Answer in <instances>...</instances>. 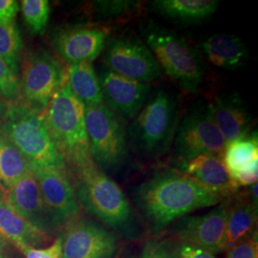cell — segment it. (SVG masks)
I'll return each mask as SVG.
<instances>
[{"instance_id":"1","label":"cell","mask_w":258,"mask_h":258,"mask_svg":"<svg viewBox=\"0 0 258 258\" xmlns=\"http://www.w3.org/2000/svg\"><path fill=\"white\" fill-rule=\"evenodd\" d=\"M226 199L184 172L166 168L155 171L133 191V201L153 233L191 212L212 208Z\"/></svg>"},{"instance_id":"15","label":"cell","mask_w":258,"mask_h":258,"mask_svg":"<svg viewBox=\"0 0 258 258\" xmlns=\"http://www.w3.org/2000/svg\"><path fill=\"white\" fill-rule=\"evenodd\" d=\"M108 35V29L96 25L63 28L55 33L53 45L56 53L69 64L92 62L104 50Z\"/></svg>"},{"instance_id":"13","label":"cell","mask_w":258,"mask_h":258,"mask_svg":"<svg viewBox=\"0 0 258 258\" xmlns=\"http://www.w3.org/2000/svg\"><path fill=\"white\" fill-rule=\"evenodd\" d=\"M119 248L118 235L95 222L78 219L62 236V258H114Z\"/></svg>"},{"instance_id":"20","label":"cell","mask_w":258,"mask_h":258,"mask_svg":"<svg viewBox=\"0 0 258 258\" xmlns=\"http://www.w3.org/2000/svg\"><path fill=\"white\" fill-rule=\"evenodd\" d=\"M0 233L19 250L25 246H41L48 240L46 234L32 227L15 211L6 196L0 197Z\"/></svg>"},{"instance_id":"8","label":"cell","mask_w":258,"mask_h":258,"mask_svg":"<svg viewBox=\"0 0 258 258\" xmlns=\"http://www.w3.org/2000/svg\"><path fill=\"white\" fill-rule=\"evenodd\" d=\"M67 81V72L60 62L43 49H30L22 60L20 90L29 105L45 111Z\"/></svg>"},{"instance_id":"4","label":"cell","mask_w":258,"mask_h":258,"mask_svg":"<svg viewBox=\"0 0 258 258\" xmlns=\"http://www.w3.org/2000/svg\"><path fill=\"white\" fill-rule=\"evenodd\" d=\"M0 132L19 149L30 166L67 169L47 127L44 111L22 101L10 104L0 123Z\"/></svg>"},{"instance_id":"23","label":"cell","mask_w":258,"mask_h":258,"mask_svg":"<svg viewBox=\"0 0 258 258\" xmlns=\"http://www.w3.org/2000/svg\"><path fill=\"white\" fill-rule=\"evenodd\" d=\"M67 72V83L75 97L84 107L103 103L101 83L91 61L70 64Z\"/></svg>"},{"instance_id":"32","label":"cell","mask_w":258,"mask_h":258,"mask_svg":"<svg viewBox=\"0 0 258 258\" xmlns=\"http://www.w3.org/2000/svg\"><path fill=\"white\" fill-rule=\"evenodd\" d=\"M95 3L99 12L107 17L120 16L136 5L133 1H98Z\"/></svg>"},{"instance_id":"9","label":"cell","mask_w":258,"mask_h":258,"mask_svg":"<svg viewBox=\"0 0 258 258\" xmlns=\"http://www.w3.org/2000/svg\"><path fill=\"white\" fill-rule=\"evenodd\" d=\"M173 143L178 160L223 154L226 142L213 120L211 102L202 100L192 105L179 122Z\"/></svg>"},{"instance_id":"14","label":"cell","mask_w":258,"mask_h":258,"mask_svg":"<svg viewBox=\"0 0 258 258\" xmlns=\"http://www.w3.org/2000/svg\"><path fill=\"white\" fill-rule=\"evenodd\" d=\"M98 77L103 103L121 120H133L147 102L151 93V84L138 83L107 69Z\"/></svg>"},{"instance_id":"6","label":"cell","mask_w":258,"mask_h":258,"mask_svg":"<svg viewBox=\"0 0 258 258\" xmlns=\"http://www.w3.org/2000/svg\"><path fill=\"white\" fill-rule=\"evenodd\" d=\"M148 49L158 64L185 92L197 93L204 80L199 53L173 31L150 23L144 30Z\"/></svg>"},{"instance_id":"36","label":"cell","mask_w":258,"mask_h":258,"mask_svg":"<svg viewBox=\"0 0 258 258\" xmlns=\"http://www.w3.org/2000/svg\"><path fill=\"white\" fill-rule=\"evenodd\" d=\"M10 104L6 101H4L2 98H0V123L4 119L8 108H9Z\"/></svg>"},{"instance_id":"27","label":"cell","mask_w":258,"mask_h":258,"mask_svg":"<svg viewBox=\"0 0 258 258\" xmlns=\"http://www.w3.org/2000/svg\"><path fill=\"white\" fill-rule=\"evenodd\" d=\"M21 12L29 30L34 35H42L50 18V4L47 0H23Z\"/></svg>"},{"instance_id":"29","label":"cell","mask_w":258,"mask_h":258,"mask_svg":"<svg viewBox=\"0 0 258 258\" xmlns=\"http://www.w3.org/2000/svg\"><path fill=\"white\" fill-rule=\"evenodd\" d=\"M128 258H179L175 246L166 241H148L135 254Z\"/></svg>"},{"instance_id":"31","label":"cell","mask_w":258,"mask_h":258,"mask_svg":"<svg viewBox=\"0 0 258 258\" xmlns=\"http://www.w3.org/2000/svg\"><path fill=\"white\" fill-rule=\"evenodd\" d=\"M25 258H62V237H58L52 245L44 249L25 246L20 249Z\"/></svg>"},{"instance_id":"38","label":"cell","mask_w":258,"mask_h":258,"mask_svg":"<svg viewBox=\"0 0 258 258\" xmlns=\"http://www.w3.org/2000/svg\"><path fill=\"white\" fill-rule=\"evenodd\" d=\"M0 98H1V97H0Z\"/></svg>"},{"instance_id":"35","label":"cell","mask_w":258,"mask_h":258,"mask_svg":"<svg viewBox=\"0 0 258 258\" xmlns=\"http://www.w3.org/2000/svg\"><path fill=\"white\" fill-rule=\"evenodd\" d=\"M0 258H13L12 244L0 233Z\"/></svg>"},{"instance_id":"17","label":"cell","mask_w":258,"mask_h":258,"mask_svg":"<svg viewBox=\"0 0 258 258\" xmlns=\"http://www.w3.org/2000/svg\"><path fill=\"white\" fill-rule=\"evenodd\" d=\"M177 169L224 198H230L238 190L224 165L221 154H204L186 161L178 160Z\"/></svg>"},{"instance_id":"2","label":"cell","mask_w":258,"mask_h":258,"mask_svg":"<svg viewBox=\"0 0 258 258\" xmlns=\"http://www.w3.org/2000/svg\"><path fill=\"white\" fill-rule=\"evenodd\" d=\"M67 171L78 202L86 212L123 238H138V220L127 197L93 159L67 166Z\"/></svg>"},{"instance_id":"10","label":"cell","mask_w":258,"mask_h":258,"mask_svg":"<svg viewBox=\"0 0 258 258\" xmlns=\"http://www.w3.org/2000/svg\"><path fill=\"white\" fill-rule=\"evenodd\" d=\"M103 61L107 70L138 83H148L161 77V67L150 50L130 38H113L106 42Z\"/></svg>"},{"instance_id":"37","label":"cell","mask_w":258,"mask_h":258,"mask_svg":"<svg viewBox=\"0 0 258 258\" xmlns=\"http://www.w3.org/2000/svg\"><path fill=\"white\" fill-rule=\"evenodd\" d=\"M7 192H8V190L2 185V184H0V197H3V196H6L7 195Z\"/></svg>"},{"instance_id":"30","label":"cell","mask_w":258,"mask_h":258,"mask_svg":"<svg viewBox=\"0 0 258 258\" xmlns=\"http://www.w3.org/2000/svg\"><path fill=\"white\" fill-rule=\"evenodd\" d=\"M226 258H258L256 234L245 238L227 251Z\"/></svg>"},{"instance_id":"11","label":"cell","mask_w":258,"mask_h":258,"mask_svg":"<svg viewBox=\"0 0 258 258\" xmlns=\"http://www.w3.org/2000/svg\"><path fill=\"white\" fill-rule=\"evenodd\" d=\"M230 198H226L209 212L186 215L174 223L178 243L206 249L213 254L226 251V223Z\"/></svg>"},{"instance_id":"25","label":"cell","mask_w":258,"mask_h":258,"mask_svg":"<svg viewBox=\"0 0 258 258\" xmlns=\"http://www.w3.org/2000/svg\"><path fill=\"white\" fill-rule=\"evenodd\" d=\"M224 165L230 175L258 161V141L256 132L226 145L222 154Z\"/></svg>"},{"instance_id":"24","label":"cell","mask_w":258,"mask_h":258,"mask_svg":"<svg viewBox=\"0 0 258 258\" xmlns=\"http://www.w3.org/2000/svg\"><path fill=\"white\" fill-rule=\"evenodd\" d=\"M31 171V166L9 139L0 132V184L7 190Z\"/></svg>"},{"instance_id":"16","label":"cell","mask_w":258,"mask_h":258,"mask_svg":"<svg viewBox=\"0 0 258 258\" xmlns=\"http://www.w3.org/2000/svg\"><path fill=\"white\" fill-rule=\"evenodd\" d=\"M6 198L15 211L37 231L48 236L57 230L32 170L10 188Z\"/></svg>"},{"instance_id":"22","label":"cell","mask_w":258,"mask_h":258,"mask_svg":"<svg viewBox=\"0 0 258 258\" xmlns=\"http://www.w3.org/2000/svg\"><path fill=\"white\" fill-rule=\"evenodd\" d=\"M219 6L215 0H155L153 11L165 18L184 24L201 23L210 19Z\"/></svg>"},{"instance_id":"12","label":"cell","mask_w":258,"mask_h":258,"mask_svg":"<svg viewBox=\"0 0 258 258\" xmlns=\"http://www.w3.org/2000/svg\"><path fill=\"white\" fill-rule=\"evenodd\" d=\"M31 170L56 228H66L78 220L81 208L67 169L31 166Z\"/></svg>"},{"instance_id":"26","label":"cell","mask_w":258,"mask_h":258,"mask_svg":"<svg viewBox=\"0 0 258 258\" xmlns=\"http://www.w3.org/2000/svg\"><path fill=\"white\" fill-rule=\"evenodd\" d=\"M22 52V39L16 23L0 24V57L19 76Z\"/></svg>"},{"instance_id":"3","label":"cell","mask_w":258,"mask_h":258,"mask_svg":"<svg viewBox=\"0 0 258 258\" xmlns=\"http://www.w3.org/2000/svg\"><path fill=\"white\" fill-rule=\"evenodd\" d=\"M179 118L175 93L163 85L158 87L126 130L129 149L144 160L164 156L174 142Z\"/></svg>"},{"instance_id":"19","label":"cell","mask_w":258,"mask_h":258,"mask_svg":"<svg viewBox=\"0 0 258 258\" xmlns=\"http://www.w3.org/2000/svg\"><path fill=\"white\" fill-rule=\"evenodd\" d=\"M203 55L213 66L234 70L246 63L249 51L239 37L227 34H214L200 42Z\"/></svg>"},{"instance_id":"33","label":"cell","mask_w":258,"mask_h":258,"mask_svg":"<svg viewBox=\"0 0 258 258\" xmlns=\"http://www.w3.org/2000/svg\"><path fill=\"white\" fill-rule=\"evenodd\" d=\"M175 249L179 258H217L211 251L184 243L177 242Z\"/></svg>"},{"instance_id":"5","label":"cell","mask_w":258,"mask_h":258,"mask_svg":"<svg viewBox=\"0 0 258 258\" xmlns=\"http://www.w3.org/2000/svg\"><path fill=\"white\" fill-rule=\"evenodd\" d=\"M44 116L66 167L92 159L85 127L84 105L75 97L67 82L55 93Z\"/></svg>"},{"instance_id":"18","label":"cell","mask_w":258,"mask_h":258,"mask_svg":"<svg viewBox=\"0 0 258 258\" xmlns=\"http://www.w3.org/2000/svg\"><path fill=\"white\" fill-rule=\"evenodd\" d=\"M211 104L213 120L225 139L226 145L249 135L251 116L238 93L222 94L215 97Z\"/></svg>"},{"instance_id":"7","label":"cell","mask_w":258,"mask_h":258,"mask_svg":"<svg viewBox=\"0 0 258 258\" xmlns=\"http://www.w3.org/2000/svg\"><path fill=\"white\" fill-rule=\"evenodd\" d=\"M84 117L93 161L102 170H120L129 159L123 120L104 103L84 107Z\"/></svg>"},{"instance_id":"21","label":"cell","mask_w":258,"mask_h":258,"mask_svg":"<svg viewBox=\"0 0 258 258\" xmlns=\"http://www.w3.org/2000/svg\"><path fill=\"white\" fill-rule=\"evenodd\" d=\"M257 221V205L253 203L249 194H238L230 199L226 223V251L254 233Z\"/></svg>"},{"instance_id":"28","label":"cell","mask_w":258,"mask_h":258,"mask_svg":"<svg viewBox=\"0 0 258 258\" xmlns=\"http://www.w3.org/2000/svg\"><path fill=\"white\" fill-rule=\"evenodd\" d=\"M0 97L9 104L21 102V90L19 76L0 57Z\"/></svg>"},{"instance_id":"34","label":"cell","mask_w":258,"mask_h":258,"mask_svg":"<svg viewBox=\"0 0 258 258\" xmlns=\"http://www.w3.org/2000/svg\"><path fill=\"white\" fill-rule=\"evenodd\" d=\"M19 5L15 0H0V24L15 23Z\"/></svg>"}]
</instances>
